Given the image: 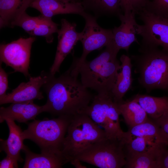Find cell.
<instances>
[{"label":"cell","mask_w":168,"mask_h":168,"mask_svg":"<svg viewBox=\"0 0 168 168\" xmlns=\"http://www.w3.org/2000/svg\"><path fill=\"white\" fill-rule=\"evenodd\" d=\"M67 71L57 77L50 73L43 86L47 100L43 112L58 116H72L89 104L94 96Z\"/></svg>","instance_id":"6da1fadb"},{"label":"cell","mask_w":168,"mask_h":168,"mask_svg":"<svg viewBox=\"0 0 168 168\" xmlns=\"http://www.w3.org/2000/svg\"><path fill=\"white\" fill-rule=\"evenodd\" d=\"M119 51L113 40L95 58L84 61L75 76L80 74L82 84L97 93L112 91L121 67L117 58Z\"/></svg>","instance_id":"7a4b0ae2"},{"label":"cell","mask_w":168,"mask_h":168,"mask_svg":"<svg viewBox=\"0 0 168 168\" xmlns=\"http://www.w3.org/2000/svg\"><path fill=\"white\" fill-rule=\"evenodd\" d=\"M140 45L139 54L130 57L139 84L147 93L157 89L168 90V50L154 45Z\"/></svg>","instance_id":"3957f363"},{"label":"cell","mask_w":168,"mask_h":168,"mask_svg":"<svg viewBox=\"0 0 168 168\" xmlns=\"http://www.w3.org/2000/svg\"><path fill=\"white\" fill-rule=\"evenodd\" d=\"M73 116L63 115L52 119L35 120L22 132V138L35 142L41 152L62 154L63 141Z\"/></svg>","instance_id":"277c9868"},{"label":"cell","mask_w":168,"mask_h":168,"mask_svg":"<svg viewBox=\"0 0 168 168\" xmlns=\"http://www.w3.org/2000/svg\"><path fill=\"white\" fill-rule=\"evenodd\" d=\"M67 133L61 150L66 163L75 159L91 144L106 137L104 130L83 113L72 117Z\"/></svg>","instance_id":"5b68a950"},{"label":"cell","mask_w":168,"mask_h":168,"mask_svg":"<svg viewBox=\"0 0 168 168\" xmlns=\"http://www.w3.org/2000/svg\"><path fill=\"white\" fill-rule=\"evenodd\" d=\"M79 113L88 115L98 126L101 127L108 138L121 139L124 132L121 129L118 106L112 91L97 93L91 102Z\"/></svg>","instance_id":"8992f818"},{"label":"cell","mask_w":168,"mask_h":168,"mask_svg":"<svg viewBox=\"0 0 168 168\" xmlns=\"http://www.w3.org/2000/svg\"><path fill=\"white\" fill-rule=\"evenodd\" d=\"M75 159L100 168H121L126 163L124 144L118 138L106 137L92 143Z\"/></svg>","instance_id":"52a82bcc"},{"label":"cell","mask_w":168,"mask_h":168,"mask_svg":"<svg viewBox=\"0 0 168 168\" xmlns=\"http://www.w3.org/2000/svg\"><path fill=\"white\" fill-rule=\"evenodd\" d=\"M84 19L85 24L83 30L80 32V40L82 44L83 52L81 57L74 59L71 70L77 72L80 65L86 60L87 55L96 50L106 47L113 40L112 30L104 29L98 24L96 16L85 11L81 15Z\"/></svg>","instance_id":"ba28073f"},{"label":"cell","mask_w":168,"mask_h":168,"mask_svg":"<svg viewBox=\"0 0 168 168\" xmlns=\"http://www.w3.org/2000/svg\"><path fill=\"white\" fill-rule=\"evenodd\" d=\"M143 22L139 25L137 34L141 44L160 47L168 50V19L158 16L145 8L137 14Z\"/></svg>","instance_id":"9c48e42d"},{"label":"cell","mask_w":168,"mask_h":168,"mask_svg":"<svg viewBox=\"0 0 168 168\" xmlns=\"http://www.w3.org/2000/svg\"><path fill=\"white\" fill-rule=\"evenodd\" d=\"M35 40L33 36L26 38L21 37L10 43L1 44L0 63H4L15 72L30 77L29 69L31 50Z\"/></svg>","instance_id":"30bf717a"},{"label":"cell","mask_w":168,"mask_h":168,"mask_svg":"<svg viewBox=\"0 0 168 168\" xmlns=\"http://www.w3.org/2000/svg\"><path fill=\"white\" fill-rule=\"evenodd\" d=\"M50 73L42 72L39 76L30 77L26 82H22L12 92L0 98L1 105L33 101L44 98L40 88L48 80Z\"/></svg>","instance_id":"8fae6325"},{"label":"cell","mask_w":168,"mask_h":168,"mask_svg":"<svg viewBox=\"0 0 168 168\" xmlns=\"http://www.w3.org/2000/svg\"><path fill=\"white\" fill-rule=\"evenodd\" d=\"M60 29L57 32L58 44L54 60L50 69V72L54 75L59 72L60 66L80 40V33L76 30L77 24L62 19Z\"/></svg>","instance_id":"7c38bea8"},{"label":"cell","mask_w":168,"mask_h":168,"mask_svg":"<svg viewBox=\"0 0 168 168\" xmlns=\"http://www.w3.org/2000/svg\"><path fill=\"white\" fill-rule=\"evenodd\" d=\"M133 12L120 14L118 17L121 24L112 29L113 40L117 48L128 52L131 45L134 42L139 43L136 37L139 24L135 19Z\"/></svg>","instance_id":"4fadbf2b"},{"label":"cell","mask_w":168,"mask_h":168,"mask_svg":"<svg viewBox=\"0 0 168 168\" xmlns=\"http://www.w3.org/2000/svg\"><path fill=\"white\" fill-rule=\"evenodd\" d=\"M30 7L38 10L43 16L50 18L60 14H74L81 15L85 11L81 1L34 0Z\"/></svg>","instance_id":"5bb4252c"},{"label":"cell","mask_w":168,"mask_h":168,"mask_svg":"<svg viewBox=\"0 0 168 168\" xmlns=\"http://www.w3.org/2000/svg\"><path fill=\"white\" fill-rule=\"evenodd\" d=\"M42 112V106L35 104L33 101L12 103L8 107L0 108V123L3 122L7 118L19 123H26L34 119Z\"/></svg>","instance_id":"9a60e30c"},{"label":"cell","mask_w":168,"mask_h":168,"mask_svg":"<svg viewBox=\"0 0 168 168\" xmlns=\"http://www.w3.org/2000/svg\"><path fill=\"white\" fill-rule=\"evenodd\" d=\"M9 129L8 137L6 140L0 139V151L4 152L18 161L21 162L23 159L20 156V152L25 147L24 140L22 136V131L14 121L9 119H5Z\"/></svg>","instance_id":"2e32d148"},{"label":"cell","mask_w":168,"mask_h":168,"mask_svg":"<svg viewBox=\"0 0 168 168\" xmlns=\"http://www.w3.org/2000/svg\"><path fill=\"white\" fill-rule=\"evenodd\" d=\"M121 63V71L118 72L112 92L115 100L119 102L131 88L133 80L132 76L133 67L132 60L128 56L123 54L120 58Z\"/></svg>","instance_id":"e0dca14e"},{"label":"cell","mask_w":168,"mask_h":168,"mask_svg":"<svg viewBox=\"0 0 168 168\" xmlns=\"http://www.w3.org/2000/svg\"><path fill=\"white\" fill-rule=\"evenodd\" d=\"M22 151L26 155L24 168H59L66 164L62 154H36L26 146Z\"/></svg>","instance_id":"ac0fdd59"},{"label":"cell","mask_w":168,"mask_h":168,"mask_svg":"<svg viewBox=\"0 0 168 168\" xmlns=\"http://www.w3.org/2000/svg\"><path fill=\"white\" fill-rule=\"evenodd\" d=\"M129 128L124 132V137H143L168 145V136L155 121H147Z\"/></svg>","instance_id":"d6986e66"},{"label":"cell","mask_w":168,"mask_h":168,"mask_svg":"<svg viewBox=\"0 0 168 168\" xmlns=\"http://www.w3.org/2000/svg\"><path fill=\"white\" fill-rule=\"evenodd\" d=\"M34 0H0V27L10 26L11 23L26 12Z\"/></svg>","instance_id":"ffe728a7"},{"label":"cell","mask_w":168,"mask_h":168,"mask_svg":"<svg viewBox=\"0 0 168 168\" xmlns=\"http://www.w3.org/2000/svg\"><path fill=\"white\" fill-rule=\"evenodd\" d=\"M138 102L147 114L153 120L160 118L168 112V97H155L137 94L133 98Z\"/></svg>","instance_id":"44dd1931"},{"label":"cell","mask_w":168,"mask_h":168,"mask_svg":"<svg viewBox=\"0 0 168 168\" xmlns=\"http://www.w3.org/2000/svg\"><path fill=\"white\" fill-rule=\"evenodd\" d=\"M119 109L129 127L139 124L149 119L147 113L137 101L132 100L118 102Z\"/></svg>","instance_id":"7402d4cb"},{"label":"cell","mask_w":168,"mask_h":168,"mask_svg":"<svg viewBox=\"0 0 168 168\" xmlns=\"http://www.w3.org/2000/svg\"><path fill=\"white\" fill-rule=\"evenodd\" d=\"M168 145L159 144L148 151L126 158V168H157V162L161 149Z\"/></svg>","instance_id":"603a6c76"},{"label":"cell","mask_w":168,"mask_h":168,"mask_svg":"<svg viewBox=\"0 0 168 168\" xmlns=\"http://www.w3.org/2000/svg\"><path fill=\"white\" fill-rule=\"evenodd\" d=\"M81 2L85 11H91L96 16H118L122 13L120 0H81Z\"/></svg>","instance_id":"cb8c5ba5"},{"label":"cell","mask_w":168,"mask_h":168,"mask_svg":"<svg viewBox=\"0 0 168 168\" xmlns=\"http://www.w3.org/2000/svg\"><path fill=\"white\" fill-rule=\"evenodd\" d=\"M58 24L53 21L52 18L43 16L41 21L35 28L29 34L33 36L44 37L45 38L46 41L48 43H51L53 39V34L57 33L58 31Z\"/></svg>","instance_id":"d4e9b609"},{"label":"cell","mask_w":168,"mask_h":168,"mask_svg":"<svg viewBox=\"0 0 168 168\" xmlns=\"http://www.w3.org/2000/svg\"><path fill=\"white\" fill-rule=\"evenodd\" d=\"M43 18V16L42 15L38 16H31L25 12L12 22L10 26L20 27L29 34L35 28Z\"/></svg>","instance_id":"484cf974"},{"label":"cell","mask_w":168,"mask_h":168,"mask_svg":"<svg viewBox=\"0 0 168 168\" xmlns=\"http://www.w3.org/2000/svg\"><path fill=\"white\" fill-rule=\"evenodd\" d=\"M150 1V0H120V7L124 13L133 12L136 15L146 8Z\"/></svg>","instance_id":"4316f807"},{"label":"cell","mask_w":168,"mask_h":168,"mask_svg":"<svg viewBox=\"0 0 168 168\" xmlns=\"http://www.w3.org/2000/svg\"><path fill=\"white\" fill-rule=\"evenodd\" d=\"M145 8L158 16L168 19V0H152Z\"/></svg>","instance_id":"83f0119b"},{"label":"cell","mask_w":168,"mask_h":168,"mask_svg":"<svg viewBox=\"0 0 168 168\" xmlns=\"http://www.w3.org/2000/svg\"><path fill=\"white\" fill-rule=\"evenodd\" d=\"M7 74L2 68L0 67V98L5 95L6 91L8 88Z\"/></svg>","instance_id":"f1b7e54d"},{"label":"cell","mask_w":168,"mask_h":168,"mask_svg":"<svg viewBox=\"0 0 168 168\" xmlns=\"http://www.w3.org/2000/svg\"><path fill=\"white\" fill-rule=\"evenodd\" d=\"M167 146L161 150L157 160V168H168V149Z\"/></svg>","instance_id":"f546056e"},{"label":"cell","mask_w":168,"mask_h":168,"mask_svg":"<svg viewBox=\"0 0 168 168\" xmlns=\"http://www.w3.org/2000/svg\"><path fill=\"white\" fill-rule=\"evenodd\" d=\"M18 161L14 158L7 155L0 162V168H18Z\"/></svg>","instance_id":"4dcf8cb0"},{"label":"cell","mask_w":168,"mask_h":168,"mask_svg":"<svg viewBox=\"0 0 168 168\" xmlns=\"http://www.w3.org/2000/svg\"><path fill=\"white\" fill-rule=\"evenodd\" d=\"M154 120L168 136V117L166 113L160 118Z\"/></svg>","instance_id":"1f68e13d"},{"label":"cell","mask_w":168,"mask_h":168,"mask_svg":"<svg viewBox=\"0 0 168 168\" xmlns=\"http://www.w3.org/2000/svg\"><path fill=\"white\" fill-rule=\"evenodd\" d=\"M81 161L77 159H75L72 160L70 162L76 168H84L86 166L82 165Z\"/></svg>","instance_id":"d6a6232c"},{"label":"cell","mask_w":168,"mask_h":168,"mask_svg":"<svg viewBox=\"0 0 168 168\" xmlns=\"http://www.w3.org/2000/svg\"><path fill=\"white\" fill-rule=\"evenodd\" d=\"M63 1L67 2H77L81 1L80 0H61Z\"/></svg>","instance_id":"836d02e7"},{"label":"cell","mask_w":168,"mask_h":168,"mask_svg":"<svg viewBox=\"0 0 168 168\" xmlns=\"http://www.w3.org/2000/svg\"><path fill=\"white\" fill-rule=\"evenodd\" d=\"M166 114H167V116L168 117V112H166Z\"/></svg>","instance_id":"e575fe53"}]
</instances>
